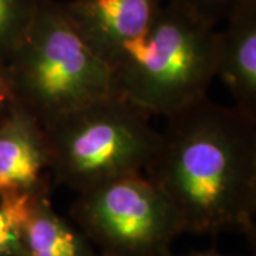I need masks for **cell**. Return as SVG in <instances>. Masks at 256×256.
Listing matches in <instances>:
<instances>
[{"label":"cell","instance_id":"1","mask_svg":"<svg viewBox=\"0 0 256 256\" xmlns=\"http://www.w3.org/2000/svg\"><path fill=\"white\" fill-rule=\"evenodd\" d=\"M146 176L184 232L255 239L256 121L206 97L166 117Z\"/></svg>","mask_w":256,"mask_h":256},{"label":"cell","instance_id":"2","mask_svg":"<svg viewBox=\"0 0 256 256\" xmlns=\"http://www.w3.org/2000/svg\"><path fill=\"white\" fill-rule=\"evenodd\" d=\"M4 64L13 101L42 126L114 96L108 63L86 43L56 0H37L28 28Z\"/></svg>","mask_w":256,"mask_h":256},{"label":"cell","instance_id":"3","mask_svg":"<svg viewBox=\"0 0 256 256\" xmlns=\"http://www.w3.org/2000/svg\"><path fill=\"white\" fill-rule=\"evenodd\" d=\"M216 32L168 2L146 36L110 63L114 94L165 117L202 100L216 77Z\"/></svg>","mask_w":256,"mask_h":256},{"label":"cell","instance_id":"4","mask_svg":"<svg viewBox=\"0 0 256 256\" xmlns=\"http://www.w3.org/2000/svg\"><path fill=\"white\" fill-rule=\"evenodd\" d=\"M150 114L111 96L43 124L50 172L77 192L142 174L160 144Z\"/></svg>","mask_w":256,"mask_h":256},{"label":"cell","instance_id":"5","mask_svg":"<svg viewBox=\"0 0 256 256\" xmlns=\"http://www.w3.org/2000/svg\"><path fill=\"white\" fill-rule=\"evenodd\" d=\"M78 194L72 216L102 256H165L184 232L174 206L146 175L122 176Z\"/></svg>","mask_w":256,"mask_h":256},{"label":"cell","instance_id":"6","mask_svg":"<svg viewBox=\"0 0 256 256\" xmlns=\"http://www.w3.org/2000/svg\"><path fill=\"white\" fill-rule=\"evenodd\" d=\"M162 0H72L63 9L86 43L108 66L154 24Z\"/></svg>","mask_w":256,"mask_h":256},{"label":"cell","instance_id":"7","mask_svg":"<svg viewBox=\"0 0 256 256\" xmlns=\"http://www.w3.org/2000/svg\"><path fill=\"white\" fill-rule=\"evenodd\" d=\"M46 170L50 156L43 126L13 101L0 121V198L48 190Z\"/></svg>","mask_w":256,"mask_h":256},{"label":"cell","instance_id":"8","mask_svg":"<svg viewBox=\"0 0 256 256\" xmlns=\"http://www.w3.org/2000/svg\"><path fill=\"white\" fill-rule=\"evenodd\" d=\"M225 22L216 32V76L234 108L256 121V0H235Z\"/></svg>","mask_w":256,"mask_h":256},{"label":"cell","instance_id":"9","mask_svg":"<svg viewBox=\"0 0 256 256\" xmlns=\"http://www.w3.org/2000/svg\"><path fill=\"white\" fill-rule=\"evenodd\" d=\"M18 236L23 256H98L87 238L56 214L48 192L33 202L18 228Z\"/></svg>","mask_w":256,"mask_h":256},{"label":"cell","instance_id":"10","mask_svg":"<svg viewBox=\"0 0 256 256\" xmlns=\"http://www.w3.org/2000/svg\"><path fill=\"white\" fill-rule=\"evenodd\" d=\"M37 0H0V60L6 62L28 28Z\"/></svg>","mask_w":256,"mask_h":256},{"label":"cell","instance_id":"11","mask_svg":"<svg viewBox=\"0 0 256 256\" xmlns=\"http://www.w3.org/2000/svg\"><path fill=\"white\" fill-rule=\"evenodd\" d=\"M191 18L215 28L224 22L235 0H168Z\"/></svg>","mask_w":256,"mask_h":256},{"label":"cell","instance_id":"12","mask_svg":"<svg viewBox=\"0 0 256 256\" xmlns=\"http://www.w3.org/2000/svg\"><path fill=\"white\" fill-rule=\"evenodd\" d=\"M0 256H23L18 230L0 208Z\"/></svg>","mask_w":256,"mask_h":256},{"label":"cell","instance_id":"13","mask_svg":"<svg viewBox=\"0 0 256 256\" xmlns=\"http://www.w3.org/2000/svg\"><path fill=\"white\" fill-rule=\"evenodd\" d=\"M12 102H13V96L8 80L6 64L3 60H0V121L8 114Z\"/></svg>","mask_w":256,"mask_h":256},{"label":"cell","instance_id":"14","mask_svg":"<svg viewBox=\"0 0 256 256\" xmlns=\"http://www.w3.org/2000/svg\"><path fill=\"white\" fill-rule=\"evenodd\" d=\"M165 256H175L172 255L171 252L170 254H166ZM182 256H225L222 255V254H220V252H216V250H206V252H192V254H188V255H182Z\"/></svg>","mask_w":256,"mask_h":256}]
</instances>
